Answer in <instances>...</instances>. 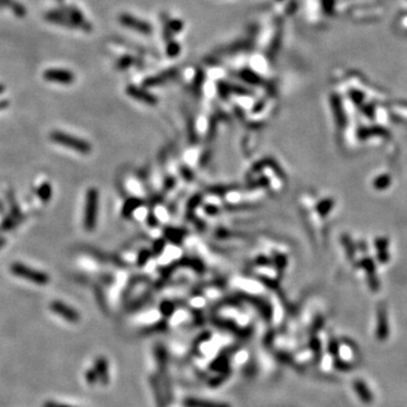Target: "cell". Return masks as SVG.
Returning <instances> with one entry per match:
<instances>
[{
  "instance_id": "8",
  "label": "cell",
  "mask_w": 407,
  "mask_h": 407,
  "mask_svg": "<svg viewBox=\"0 0 407 407\" xmlns=\"http://www.w3.org/2000/svg\"><path fill=\"white\" fill-rule=\"evenodd\" d=\"M7 199H8V204H9V208H11V213H9V215H12L14 219L18 222V223H22L23 221H25L26 216L21 212L20 205L17 204V201L15 199V196H14V192L12 190L7 192Z\"/></svg>"
},
{
  "instance_id": "9",
  "label": "cell",
  "mask_w": 407,
  "mask_h": 407,
  "mask_svg": "<svg viewBox=\"0 0 407 407\" xmlns=\"http://www.w3.org/2000/svg\"><path fill=\"white\" fill-rule=\"evenodd\" d=\"M186 407H230L225 404L215 403V401H208L202 399H187L184 401Z\"/></svg>"
},
{
  "instance_id": "13",
  "label": "cell",
  "mask_w": 407,
  "mask_h": 407,
  "mask_svg": "<svg viewBox=\"0 0 407 407\" xmlns=\"http://www.w3.org/2000/svg\"><path fill=\"white\" fill-rule=\"evenodd\" d=\"M241 77H242L243 80H247L249 83H252V84H260L262 83V79L258 76V75H256L255 73L251 72H242L241 73Z\"/></svg>"
},
{
  "instance_id": "2",
  "label": "cell",
  "mask_w": 407,
  "mask_h": 407,
  "mask_svg": "<svg viewBox=\"0 0 407 407\" xmlns=\"http://www.w3.org/2000/svg\"><path fill=\"white\" fill-rule=\"evenodd\" d=\"M11 271L15 276L24 278V280L37 284V285H46L50 281L48 274L28 267L21 263H14L11 266Z\"/></svg>"
},
{
  "instance_id": "11",
  "label": "cell",
  "mask_w": 407,
  "mask_h": 407,
  "mask_svg": "<svg viewBox=\"0 0 407 407\" xmlns=\"http://www.w3.org/2000/svg\"><path fill=\"white\" fill-rule=\"evenodd\" d=\"M17 224L20 223H18L12 215L6 216L2 222V224H0V233H2V232H9L15 230Z\"/></svg>"
},
{
  "instance_id": "6",
  "label": "cell",
  "mask_w": 407,
  "mask_h": 407,
  "mask_svg": "<svg viewBox=\"0 0 407 407\" xmlns=\"http://www.w3.org/2000/svg\"><path fill=\"white\" fill-rule=\"evenodd\" d=\"M120 22L121 24H124L125 26H128L129 28H131V30H135L139 33H143V34H149V33L152 32V27H150L148 23L137 20L135 17L127 15V14H124V15L120 16Z\"/></svg>"
},
{
  "instance_id": "12",
  "label": "cell",
  "mask_w": 407,
  "mask_h": 407,
  "mask_svg": "<svg viewBox=\"0 0 407 407\" xmlns=\"http://www.w3.org/2000/svg\"><path fill=\"white\" fill-rule=\"evenodd\" d=\"M174 73H176V72L171 69V70H169V72H165L163 75H160V76L149 78V79L146 80V82H147V83H146V85H159L161 83H163V80L168 79L170 77H173Z\"/></svg>"
},
{
  "instance_id": "17",
  "label": "cell",
  "mask_w": 407,
  "mask_h": 407,
  "mask_svg": "<svg viewBox=\"0 0 407 407\" xmlns=\"http://www.w3.org/2000/svg\"><path fill=\"white\" fill-rule=\"evenodd\" d=\"M129 63H130V58H124V59H122V61H121L122 65L119 66V68H120V69H124V68L128 67V66H129Z\"/></svg>"
},
{
  "instance_id": "16",
  "label": "cell",
  "mask_w": 407,
  "mask_h": 407,
  "mask_svg": "<svg viewBox=\"0 0 407 407\" xmlns=\"http://www.w3.org/2000/svg\"><path fill=\"white\" fill-rule=\"evenodd\" d=\"M44 407H73V406L65 405V404H58V403H55V401H48V403L44 405Z\"/></svg>"
},
{
  "instance_id": "5",
  "label": "cell",
  "mask_w": 407,
  "mask_h": 407,
  "mask_svg": "<svg viewBox=\"0 0 407 407\" xmlns=\"http://www.w3.org/2000/svg\"><path fill=\"white\" fill-rule=\"evenodd\" d=\"M43 77L52 83H59V84H72L75 79L73 73L69 70L65 69H48L44 72Z\"/></svg>"
},
{
  "instance_id": "20",
  "label": "cell",
  "mask_w": 407,
  "mask_h": 407,
  "mask_svg": "<svg viewBox=\"0 0 407 407\" xmlns=\"http://www.w3.org/2000/svg\"><path fill=\"white\" fill-rule=\"evenodd\" d=\"M4 89H5V87L3 86V85H0V94H3V92H4Z\"/></svg>"
},
{
  "instance_id": "18",
  "label": "cell",
  "mask_w": 407,
  "mask_h": 407,
  "mask_svg": "<svg viewBox=\"0 0 407 407\" xmlns=\"http://www.w3.org/2000/svg\"><path fill=\"white\" fill-rule=\"evenodd\" d=\"M8 107V102L7 101H0V110H3V109L7 108Z\"/></svg>"
},
{
  "instance_id": "3",
  "label": "cell",
  "mask_w": 407,
  "mask_h": 407,
  "mask_svg": "<svg viewBox=\"0 0 407 407\" xmlns=\"http://www.w3.org/2000/svg\"><path fill=\"white\" fill-rule=\"evenodd\" d=\"M98 205V193L95 188H89L86 193V204H85L84 228L86 231H93L96 224Z\"/></svg>"
},
{
  "instance_id": "15",
  "label": "cell",
  "mask_w": 407,
  "mask_h": 407,
  "mask_svg": "<svg viewBox=\"0 0 407 407\" xmlns=\"http://www.w3.org/2000/svg\"><path fill=\"white\" fill-rule=\"evenodd\" d=\"M170 28H171L172 32H179L182 28V23L178 21H172L171 24H170Z\"/></svg>"
},
{
  "instance_id": "10",
  "label": "cell",
  "mask_w": 407,
  "mask_h": 407,
  "mask_svg": "<svg viewBox=\"0 0 407 407\" xmlns=\"http://www.w3.org/2000/svg\"><path fill=\"white\" fill-rule=\"evenodd\" d=\"M37 196H39L42 202H48L52 196V188L50 186V183L48 182L42 183L41 186L37 188Z\"/></svg>"
},
{
  "instance_id": "7",
  "label": "cell",
  "mask_w": 407,
  "mask_h": 407,
  "mask_svg": "<svg viewBox=\"0 0 407 407\" xmlns=\"http://www.w3.org/2000/svg\"><path fill=\"white\" fill-rule=\"evenodd\" d=\"M127 93L129 94L131 97L136 98V100L144 102L146 104H150V106H153V104H156V102H158L156 101V97L153 96L152 94L145 92V91H143V89H140L138 87L129 86L127 88Z\"/></svg>"
},
{
  "instance_id": "19",
  "label": "cell",
  "mask_w": 407,
  "mask_h": 407,
  "mask_svg": "<svg viewBox=\"0 0 407 407\" xmlns=\"http://www.w3.org/2000/svg\"><path fill=\"white\" fill-rule=\"evenodd\" d=\"M5 243H6V239L2 238V236H0V249H2V248L4 247Z\"/></svg>"
},
{
  "instance_id": "1",
  "label": "cell",
  "mask_w": 407,
  "mask_h": 407,
  "mask_svg": "<svg viewBox=\"0 0 407 407\" xmlns=\"http://www.w3.org/2000/svg\"><path fill=\"white\" fill-rule=\"evenodd\" d=\"M50 139L57 144H60L61 146L74 149L82 154H88L92 150V146L87 141L76 138V137L70 136L63 131H52L50 134Z\"/></svg>"
},
{
  "instance_id": "14",
  "label": "cell",
  "mask_w": 407,
  "mask_h": 407,
  "mask_svg": "<svg viewBox=\"0 0 407 407\" xmlns=\"http://www.w3.org/2000/svg\"><path fill=\"white\" fill-rule=\"evenodd\" d=\"M180 52V46L177 44V43H173L171 44V45H169V48H168V54H169V56L170 57H174V56H177L178 54Z\"/></svg>"
},
{
  "instance_id": "4",
  "label": "cell",
  "mask_w": 407,
  "mask_h": 407,
  "mask_svg": "<svg viewBox=\"0 0 407 407\" xmlns=\"http://www.w3.org/2000/svg\"><path fill=\"white\" fill-rule=\"evenodd\" d=\"M50 309L52 312H55V314L60 316L61 318L69 321V323H74V324L78 323L80 319L78 312L75 309H73L72 307L64 303V302H60V301L51 302Z\"/></svg>"
}]
</instances>
